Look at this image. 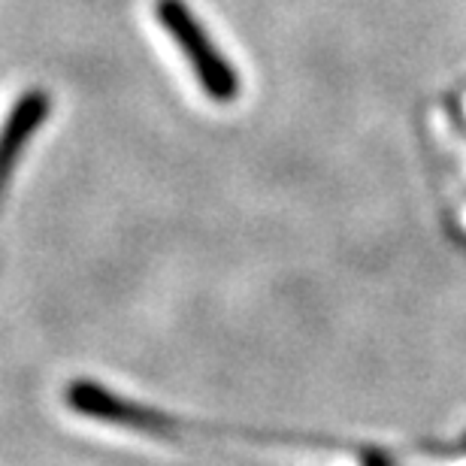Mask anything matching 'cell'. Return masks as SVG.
I'll list each match as a JSON object with an SVG mask.
<instances>
[{
  "label": "cell",
  "instance_id": "cell-1",
  "mask_svg": "<svg viewBox=\"0 0 466 466\" xmlns=\"http://www.w3.org/2000/svg\"><path fill=\"white\" fill-rule=\"evenodd\" d=\"M155 18L173 43L179 46L185 61L191 64L194 76H198L200 88L207 91L218 104H230L239 95V76L218 52V46L209 40L203 25L191 15V9L182 0H155Z\"/></svg>",
  "mask_w": 466,
  "mask_h": 466
}]
</instances>
